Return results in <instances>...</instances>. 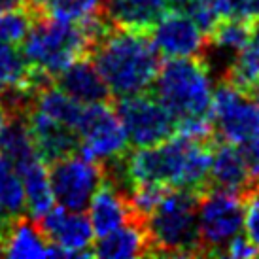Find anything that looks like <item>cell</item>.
Segmentation results:
<instances>
[{
  "label": "cell",
  "instance_id": "obj_18",
  "mask_svg": "<svg viewBox=\"0 0 259 259\" xmlns=\"http://www.w3.org/2000/svg\"><path fill=\"white\" fill-rule=\"evenodd\" d=\"M165 10V0H104L102 4V15L110 25L142 32H150Z\"/></svg>",
  "mask_w": 259,
  "mask_h": 259
},
{
  "label": "cell",
  "instance_id": "obj_9",
  "mask_svg": "<svg viewBox=\"0 0 259 259\" xmlns=\"http://www.w3.org/2000/svg\"><path fill=\"white\" fill-rule=\"evenodd\" d=\"M114 108L131 148H150L176 135L174 117L148 91L115 99Z\"/></svg>",
  "mask_w": 259,
  "mask_h": 259
},
{
  "label": "cell",
  "instance_id": "obj_10",
  "mask_svg": "<svg viewBox=\"0 0 259 259\" xmlns=\"http://www.w3.org/2000/svg\"><path fill=\"white\" fill-rule=\"evenodd\" d=\"M53 199L68 210H83L102 184L106 168L102 163L72 151L48 163Z\"/></svg>",
  "mask_w": 259,
  "mask_h": 259
},
{
  "label": "cell",
  "instance_id": "obj_3",
  "mask_svg": "<svg viewBox=\"0 0 259 259\" xmlns=\"http://www.w3.org/2000/svg\"><path fill=\"white\" fill-rule=\"evenodd\" d=\"M89 59L114 99L148 91L161 66V55L148 32L114 25L97 38Z\"/></svg>",
  "mask_w": 259,
  "mask_h": 259
},
{
  "label": "cell",
  "instance_id": "obj_15",
  "mask_svg": "<svg viewBox=\"0 0 259 259\" xmlns=\"http://www.w3.org/2000/svg\"><path fill=\"white\" fill-rule=\"evenodd\" d=\"M91 255L106 259H125V257H142L153 255L150 242V235L146 229V218L131 220L115 231L99 237L93 242Z\"/></svg>",
  "mask_w": 259,
  "mask_h": 259
},
{
  "label": "cell",
  "instance_id": "obj_19",
  "mask_svg": "<svg viewBox=\"0 0 259 259\" xmlns=\"http://www.w3.org/2000/svg\"><path fill=\"white\" fill-rule=\"evenodd\" d=\"M19 178L25 191V206L32 218L44 216L48 210L55 206V199L51 193L50 172H48V163L38 157L34 161L27 163L19 170Z\"/></svg>",
  "mask_w": 259,
  "mask_h": 259
},
{
  "label": "cell",
  "instance_id": "obj_31",
  "mask_svg": "<svg viewBox=\"0 0 259 259\" xmlns=\"http://www.w3.org/2000/svg\"><path fill=\"white\" fill-rule=\"evenodd\" d=\"M6 114H8L6 106L0 102V127H2V123H4V119H6Z\"/></svg>",
  "mask_w": 259,
  "mask_h": 259
},
{
  "label": "cell",
  "instance_id": "obj_11",
  "mask_svg": "<svg viewBox=\"0 0 259 259\" xmlns=\"http://www.w3.org/2000/svg\"><path fill=\"white\" fill-rule=\"evenodd\" d=\"M36 223L51 248L55 250V255H63V257L91 255L95 233L89 223V218L81 210L53 206L44 216L38 218Z\"/></svg>",
  "mask_w": 259,
  "mask_h": 259
},
{
  "label": "cell",
  "instance_id": "obj_13",
  "mask_svg": "<svg viewBox=\"0 0 259 259\" xmlns=\"http://www.w3.org/2000/svg\"><path fill=\"white\" fill-rule=\"evenodd\" d=\"M89 223L97 237L108 235L131 220L142 218L133 208L129 193L108 174L89 201Z\"/></svg>",
  "mask_w": 259,
  "mask_h": 259
},
{
  "label": "cell",
  "instance_id": "obj_21",
  "mask_svg": "<svg viewBox=\"0 0 259 259\" xmlns=\"http://www.w3.org/2000/svg\"><path fill=\"white\" fill-rule=\"evenodd\" d=\"M0 204L10 216H19L27 210L21 178L2 155H0Z\"/></svg>",
  "mask_w": 259,
  "mask_h": 259
},
{
  "label": "cell",
  "instance_id": "obj_27",
  "mask_svg": "<svg viewBox=\"0 0 259 259\" xmlns=\"http://www.w3.org/2000/svg\"><path fill=\"white\" fill-rule=\"evenodd\" d=\"M21 8H30L27 0H0V14L12 12V10H21Z\"/></svg>",
  "mask_w": 259,
  "mask_h": 259
},
{
  "label": "cell",
  "instance_id": "obj_2",
  "mask_svg": "<svg viewBox=\"0 0 259 259\" xmlns=\"http://www.w3.org/2000/svg\"><path fill=\"white\" fill-rule=\"evenodd\" d=\"M155 97L176 121V133L199 140L216 138L212 104V68L204 57L168 59L153 81Z\"/></svg>",
  "mask_w": 259,
  "mask_h": 259
},
{
  "label": "cell",
  "instance_id": "obj_23",
  "mask_svg": "<svg viewBox=\"0 0 259 259\" xmlns=\"http://www.w3.org/2000/svg\"><path fill=\"white\" fill-rule=\"evenodd\" d=\"M36 14H42V12H34L32 8L2 12L0 14V42L14 44V46L21 44L23 38L27 36Z\"/></svg>",
  "mask_w": 259,
  "mask_h": 259
},
{
  "label": "cell",
  "instance_id": "obj_20",
  "mask_svg": "<svg viewBox=\"0 0 259 259\" xmlns=\"http://www.w3.org/2000/svg\"><path fill=\"white\" fill-rule=\"evenodd\" d=\"M255 23L220 17L214 27L206 32V50L214 48L223 53H233V59L252 42Z\"/></svg>",
  "mask_w": 259,
  "mask_h": 259
},
{
  "label": "cell",
  "instance_id": "obj_8",
  "mask_svg": "<svg viewBox=\"0 0 259 259\" xmlns=\"http://www.w3.org/2000/svg\"><path fill=\"white\" fill-rule=\"evenodd\" d=\"M76 135L79 153L102 165L114 163L129 151L123 125L114 104H110L108 101L83 106Z\"/></svg>",
  "mask_w": 259,
  "mask_h": 259
},
{
  "label": "cell",
  "instance_id": "obj_17",
  "mask_svg": "<svg viewBox=\"0 0 259 259\" xmlns=\"http://www.w3.org/2000/svg\"><path fill=\"white\" fill-rule=\"evenodd\" d=\"M0 255L6 257H48L55 255L48 238L44 237L36 222L25 214L14 216L0 240Z\"/></svg>",
  "mask_w": 259,
  "mask_h": 259
},
{
  "label": "cell",
  "instance_id": "obj_26",
  "mask_svg": "<svg viewBox=\"0 0 259 259\" xmlns=\"http://www.w3.org/2000/svg\"><path fill=\"white\" fill-rule=\"evenodd\" d=\"M223 255H229V257H252V255H259V252L250 244L248 238L238 235L237 238H233L229 242V246L225 248Z\"/></svg>",
  "mask_w": 259,
  "mask_h": 259
},
{
  "label": "cell",
  "instance_id": "obj_22",
  "mask_svg": "<svg viewBox=\"0 0 259 259\" xmlns=\"http://www.w3.org/2000/svg\"><path fill=\"white\" fill-rule=\"evenodd\" d=\"M104 0H51L48 14L72 23H83L102 15Z\"/></svg>",
  "mask_w": 259,
  "mask_h": 259
},
{
  "label": "cell",
  "instance_id": "obj_16",
  "mask_svg": "<svg viewBox=\"0 0 259 259\" xmlns=\"http://www.w3.org/2000/svg\"><path fill=\"white\" fill-rule=\"evenodd\" d=\"M53 83L83 106L110 101L108 87L102 81L101 74L95 68L89 55L79 57L72 65L66 66L65 70L53 79Z\"/></svg>",
  "mask_w": 259,
  "mask_h": 259
},
{
  "label": "cell",
  "instance_id": "obj_1",
  "mask_svg": "<svg viewBox=\"0 0 259 259\" xmlns=\"http://www.w3.org/2000/svg\"><path fill=\"white\" fill-rule=\"evenodd\" d=\"M212 140H199L176 133L150 148H135L104 166L106 174L127 191L135 186H161L199 191L208 187Z\"/></svg>",
  "mask_w": 259,
  "mask_h": 259
},
{
  "label": "cell",
  "instance_id": "obj_29",
  "mask_svg": "<svg viewBox=\"0 0 259 259\" xmlns=\"http://www.w3.org/2000/svg\"><path fill=\"white\" fill-rule=\"evenodd\" d=\"M50 2H51V0H27V4H29L34 12H48Z\"/></svg>",
  "mask_w": 259,
  "mask_h": 259
},
{
  "label": "cell",
  "instance_id": "obj_12",
  "mask_svg": "<svg viewBox=\"0 0 259 259\" xmlns=\"http://www.w3.org/2000/svg\"><path fill=\"white\" fill-rule=\"evenodd\" d=\"M150 38L159 55L168 59L202 57L206 53V34L184 10H168L150 29Z\"/></svg>",
  "mask_w": 259,
  "mask_h": 259
},
{
  "label": "cell",
  "instance_id": "obj_28",
  "mask_svg": "<svg viewBox=\"0 0 259 259\" xmlns=\"http://www.w3.org/2000/svg\"><path fill=\"white\" fill-rule=\"evenodd\" d=\"M12 218L10 216L6 210L2 208V204H0V240H2V237H4V233H6L8 225H10V222H12Z\"/></svg>",
  "mask_w": 259,
  "mask_h": 259
},
{
  "label": "cell",
  "instance_id": "obj_14",
  "mask_svg": "<svg viewBox=\"0 0 259 259\" xmlns=\"http://www.w3.org/2000/svg\"><path fill=\"white\" fill-rule=\"evenodd\" d=\"M253 182L255 178H253L252 166L242 148L216 138V142L212 146V155H210L208 187L242 193Z\"/></svg>",
  "mask_w": 259,
  "mask_h": 259
},
{
  "label": "cell",
  "instance_id": "obj_6",
  "mask_svg": "<svg viewBox=\"0 0 259 259\" xmlns=\"http://www.w3.org/2000/svg\"><path fill=\"white\" fill-rule=\"evenodd\" d=\"M197 220L202 255H223L231 240L237 238L242 231V193L218 187L202 189L199 193Z\"/></svg>",
  "mask_w": 259,
  "mask_h": 259
},
{
  "label": "cell",
  "instance_id": "obj_24",
  "mask_svg": "<svg viewBox=\"0 0 259 259\" xmlns=\"http://www.w3.org/2000/svg\"><path fill=\"white\" fill-rule=\"evenodd\" d=\"M244 202V223L242 229L246 231V238L250 244L259 252V180L253 182L246 191H242Z\"/></svg>",
  "mask_w": 259,
  "mask_h": 259
},
{
  "label": "cell",
  "instance_id": "obj_4",
  "mask_svg": "<svg viewBox=\"0 0 259 259\" xmlns=\"http://www.w3.org/2000/svg\"><path fill=\"white\" fill-rule=\"evenodd\" d=\"M108 25L104 15L72 23L42 12L36 14L27 36L23 38L21 55L32 72L53 81L68 65L89 55L93 44Z\"/></svg>",
  "mask_w": 259,
  "mask_h": 259
},
{
  "label": "cell",
  "instance_id": "obj_30",
  "mask_svg": "<svg viewBox=\"0 0 259 259\" xmlns=\"http://www.w3.org/2000/svg\"><path fill=\"white\" fill-rule=\"evenodd\" d=\"M165 2L170 10H184V8H187V4L191 0H165Z\"/></svg>",
  "mask_w": 259,
  "mask_h": 259
},
{
  "label": "cell",
  "instance_id": "obj_5",
  "mask_svg": "<svg viewBox=\"0 0 259 259\" xmlns=\"http://www.w3.org/2000/svg\"><path fill=\"white\" fill-rule=\"evenodd\" d=\"M199 191L166 189L146 216L153 255H202L199 220Z\"/></svg>",
  "mask_w": 259,
  "mask_h": 259
},
{
  "label": "cell",
  "instance_id": "obj_33",
  "mask_svg": "<svg viewBox=\"0 0 259 259\" xmlns=\"http://www.w3.org/2000/svg\"><path fill=\"white\" fill-rule=\"evenodd\" d=\"M250 93H252L253 97H255V99H257V101H259V81H257V83H255V85L252 87V89H250Z\"/></svg>",
  "mask_w": 259,
  "mask_h": 259
},
{
  "label": "cell",
  "instance_id": "obj_25",
  "mask_svg": "<svg viewBox=\"0 0 259 259\" xmlns=\"http://www.w3.org/2000/svg\"><path fill=\"white\" fill-rule=\"evenodd\" d=\"M220 17L242 19V21H259V0H214Z\"/></svg>",
  "mask_w": 259,
  "mask_h": 259
},
{
  "label": "cell",
  "instance_id": "obj_7",
  "mask_svg": "<svg viewBox=\"0 0 259 259\" xmlns=\"http://www.w3.org/2000/svg\"><path fill=\"white\" fill-rule=\"evenodd\" d=\"M210 119L220 140L240 148L259 140V101L229 79L223 78L212 93Z\"/></svg>",
  "mask_w": 259,
  "mask_h": 259
},
{
  "label": "cell",
  "instance_id": "obj_32",
  "mask_svg": "<svg viewBox=\"0 0 259 259\" xmlns=\"http://www.w3.org/2000/svg\"><path fill=\"white\" fill-rule=\"evenodd\" d=\"M252 40L255 44H259V21L255 23V27H253V36H252Z\"/></svg>",
  "mask_w": 259,
  "mask_h": 259
}]
</instances>
